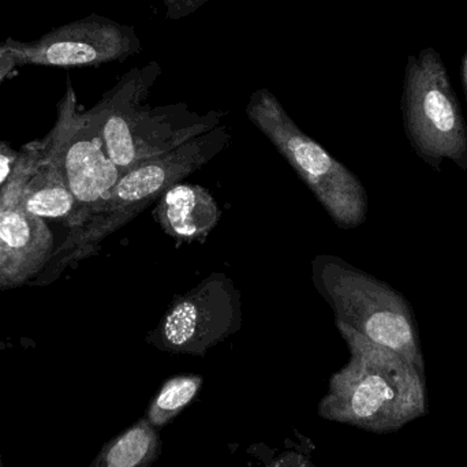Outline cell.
<instances>
[{"label":"cell","instance_id":"18","mask_svg":"<svg viewBox=\"0 0 467 467\" xmlns=\"http://www.w3.org/2000/svg\"><path fill=\"white\" fill-rule=\"evenodd\" d=\"M16 57H14L7 44L0 43V84L10 76L11 71L16 67Z\"/></svg>","mask_w":467,"mask_h":467},{"label":"cell","instance_id":"17","mask_svg":"<svg viewBox=\"0 0 467 467\" xmlns=\"http://www.w3.org/2000/svg\"><path fill=\"white\" fill-rule=\"evenodd\" d=\"M19 152H16L10 145L0 141V196L13 174L14 167L18 161Z\"/></svg>","mask_w":467,"mask_h":467},{"label":"cell","instance_id":"3","mask_svg":"<svg viewBox=\"0 0 467 467\" xmlns=\"http://www.w3.org/2000/svg\"><path fill=\"white\" fill-rule=\"evenodd\" d=\"M230 141L229 128L221 125L178 150L144 161L120 175L101 210L81 226L68 230L65 241L54 250L51 260L38 274L37 283L54 282L66 268L92 255L104 239L158 202L171 186L210 163L226 150Z\"/></svg>","mask_w":467,"mask_h":467},{"label":"cell","instance_id":"19","mask_svg":"<svg viewBox=\"0 0 467 467\" xmlns=\"http://www.w3.org/2000/svg\"><path fill=\"white\" fill-rule=\"evenodd\" d=\"M462 85L463 92H465L467 101V51L465 52V55H463L462 59Z\"/></svg>","mask_w":467,"mask_h":467},{"label":"cell","instance_id":"8","mask_svg":"<svg viewBox=\"0 0 467 467\" xmlns=\"http://www.w3.org/2000/svg\"><path fill=\"white\" fill-rule=\"evenodd\" d=\"M241 327V294L227 275L215 272L177 296L147 340L161 351L204 356Z\"/></svg>","mask_w":467,"mask_h":467},{"label":"cell","instance_id":"6","mask_svg":"<svg viewBox=\"0 0 467 467\" xmlns=\"http://www.w3.org/2000/svg\"><path fill=\"white\" fill-rule=\"evenodd\" d=\"M403 128L417 155L441 171L451 161L467 172V125L449 71L435 48L410 55L403 77Z\"/></svg>","mask_w":467,"mask_h":467},{"label":"cell","instance_id":"1","mask_svg":"<svg viewBox=\"0 0 467 467\" xmlns=\"http://www.w3.org/2000/svg\"><path fill=\"white\" fill-rule=\"evenodd\" d=\"M350 359L329 381L324 419L375 433L397 432L428 413L427 378L400 354L337 324Z\"/></svg>","mask_w":467,"mask_h":467},{"label":"cell","instance_id":"5","mask_svg":"<svg viewBox=\"0 0 467 467\" xmlns=\"http://www.w3.org/2000/svg\"><path fill=\"white\" fill-rule=\"evenodd\" d=\"M244 112L306 183L337 227L353 230L365 223L368 194L359 178L304 133L271 90H255Z\"/></svg>","mask_w":467,"mask_h":467},{"label":"cell","instance_id":"7","mask_svg":"<svg viewBox=\"0 0 467 467\" xmlns=\"http://www.w3.org/2000/svg\"><path fill=\"white\" fill-rule=\"evenodd\" d=\"M38 145L76 200L71 229L81 226L101 210L120 172L109 159L89 114L79 109L71 84L57 104L54 128Z\"/></svg>","mask_w":467,"mask_h":467},{"label":"cell","instance_id":"20","mask_svg":"<svg viewBox=\"0 0 467 467\" xmlns=\"http://www.w3.org/2000/svg\"><path fill=\"white\" fill-rule=\"evenodd\" d=\"M0 467H3V465H2V458H0Z\"/></svg>","mask_w":467,"mask_h":467},{"label":"cell","instance_id":"11","mask_svg":"<svg viewBox=\"0 0 467 467\" xmlns=\"http://www.w3.org/2000/svg\"><path fill=\"white\" fill-rule=\"evenodd\" d=\"M153 216L167 235L192 244L207 238L223 213L208 189L181 182L161 194Z\"/></svg>","mask_w":467,"mask_h":467},{"label":"cell","instance_id":"15","mask_svg":"<svg viewBox=\"0 0 467 467\" xmlns=\"http://www.w3.org/2000/svg\"><path fill=\"white\" fill-rule=\"evenodd\" d=\"M24 285L11 255L0 244V290Z\"/></svg>","mask_w":467,"mask_h":467},{"label":"cell","instance_id":"10","mask_svg":"<svg viewBox=\"0 0 467 467\" xmlns=\"http://www.w3.org/2000/svg\"><path fill=\"white\" fill-rule=\"evenodd\" d=\"M0 204L14 205L38 218L62 219L68 229L73 227L76 215V200L70 189L38 142L19 152Z\"/></svg>","mask_w":467,"mask_h":467},{"label":"cell","instance_id":"14","mask_svg":"<svg viewBox=\"0 0 467 467\" xmlns=\"http://www.w3.org/2000/svg\"><path fill=\"white\" fill-rule=\"evenodd\" d=\"M202 378L197 375L175 376L161 387L147 411L153 427H164L174 420L199 394Z\"/></svg>","mask_w":467,"mask_h":467},{"label":"cell","instance_id":"4","mask_svg":"<svg viewBox=\"0 0 467 467\" xmlns=\"http://www.w3.org/2000/svg\"><path fill=\"white\" fill-rule=\"evenodd\" d=\"M310 268L313 285L334 312L335 323L395 351L425 373L416 315L400 291L337 255H316Z\"/></svg>","mask_w":467,"mask_h":467},{"label":"cell","instance_id":"9","mask_svg":"<svg viewBox=\"0 0 467 467\" xmlns=\"http://www.w3.org/2000/svg\"><path fill=\"white\" fill-rule=\"evenodd\" d=\"M18 66L90 67L123 62L139 54L141 40L136 29L106 16H87L49 30L37 40L5 41Z\"/></svg>","mask_w":467,"mask_h":467},{"label":"cell","instance_id":"12","mask_svg":"<svg viewBox=\"0 0 467 467\" xmlns=\"http://www.w3.org/2000/svg\"><path fill=\"white\" fill-rule=\"evenodd\" d=\"M0 244L11 255L22 283L46 268L54 253V234L43 218L0 204Z\"/></svg>","mask_w":467,"mask_h":467},{"label":"cell","instance_id":"2","mask_svg":"<svg viewBox=\"0 0 467 467\" xmlns=\"http://www.w3.org/2000/svg\"><path fill=\"white\" fill-rule=\"evenodd\" d=\"M161 74V65L156 62L133 68L88 109L120 175L213 130L226 115L223 111L200 114L185 103L144 104Z\"/></svg>","mask_w":467,"mask_h":467},{"label":"cell","instance_id":"13","mask_svg":"<svg viewBox=\"0 0 467 467\" xmlns=\"http://www.w3.org/2000/svg\"><path fill=\"white\" fill-rule=\"evenodd\" d=\"M159 438L147 419L107 444L90 467H148L158 457Z\"/></svg>","mask_w":467,"mask_h":467},{"label":"cell","instance_id":"16","mask_svg":"<svg viewBox=\"0 0 467 467\" xmlns=\"http://www.w3.org/2000/svg\"><path fill=\"white\" fill-rule=\"evenodd\" d=\"M167 18L180 21L196 13L208 0H163Z\"/></svg>","mask_w":467,"mask_h":467}]
</instances>
